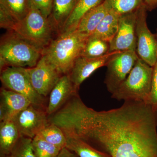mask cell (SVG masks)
Returning a JSON list of instances; mask_svg holds the SVG:
<instances>
[{
  "label": "cell",
  "instance_id": "20",
  "mask_svg": "<svg viewBox=\"0 0 157 157\" xmlns=\"http://www.w3.org/2000/svg\"><path fill=\"white\" fill-rule=\"evenodd\" d=\"M109 52V42L95 36H89L81 53V56L97 58Z\"/></svg>",
  "mask_w": 157,
  "mask_h": 157
},
{
  "label": "cell",
  "instance_id": "16",
  "mask_svg": "<svg viewBox=\"0 0 157 157\" xmlns=\"http://www.w3.org/2000/svg\"><path fill=\"white\" fill-rule=\"evenodd\" d=\"M19 131L12 120L0 123V155H9L20 137Z\"/></svg>",
  "mask_w": 157,
  "mask_h": 157
},
{
  "label": "cell",
  "instance_id": "2",
  "mask_svg": "<svg viewBox=\"0 0 157 157\" xmlns=\"http://www.w3.org/2000/svg\"><path fill=\"white\" fill-rule=\"evenodd\" d=\"M42 55V50L10 31L1 41V71L8 67H33Z\"/></svg>",
  "mask_w": 157,
  "mask_h": 157
},
{
  "label": "cell",
  "instance_id": "11",
  "mask_svg": "<svg viewBox=\"0 0 157 157\" xmlns=\"http://www.w3.org/2000/svg\"><path fill=\"white\" fill-rule=\"evenodd\" d=\"M117 52H109L104 56L97 58L78 56L69 73L71 81L77 90L83 81L96 70L106 66L111 56Z\"/></svg>",
  "mask_w": 157,
  "mask_h": 157
},
{
  "label": "cell",
  "instance_id": "14",
  "mask_svg": "<svg viewBox=\"0 0 157 157\" xmlns=\"http://www.w3.org/2000/svg\"><path fill=\"white\" fill-rule=\"evenodd\" d=\"M110 10L106 1L87 12L80 20L75 30L89 37L94 33Z\"/></svg>",
  "mask_w": 157,
  "mask_h": 157
},
{
  "label": "cell",
  "instance_id": "1",
  "mask_svg": "<svg viewBox=\"0 0 157 157\" xmlns=\"http://www.w3.org/2000/svg\"><path fill=\"white\" fill-rule=\"evenodd\" d=\"M88 38L76 30L59 34L43 50L42 55L62 75L69 74Z\"/></svg>",
  "mask_w": 157,
  "mask_h": 157
},
{
  "label": "cell",
  "instance_id": "26",
  "mask_svg": "<svg viewBox=\"0 0 157 157\" xmlns=\"http://www.w3.org/2000/svg\"><path fill=\"white\" fill-rule=\"evenodd\" d=\"M30 8L37 9L48 18L52 10L54 0H28Z\"/></svg>",
  "mask_w": 157,
  "mask_h": 157
},
{
  "label": "cell",
  "instance_id": "9",
  "mask_svg": "<svg viewBox=\"0 0 157 157\" xmlns=\"http://www.w3.org/2000/svg\"><path fill=\"white\" fill-rule=\"evenodd\" d=\"M46 111L31 104L12 118L21 136L33 139L49 124Z\"/></svg>",
  "mask_w": 157,
  "mask_h": 157
},
{
  "label": "cell",
  "instance_id": "13",
  "mask_svg": "<svg viewBox=\"0 0 157 157\" xmlns=\"http://www.w3.org/2000/svg\"><path fill=\"white\" fill-rule=\"evenodd\" d=\"M76 89L69 74L63 75L50 93L48 106L46 109L47 115L56 113L61 107L77 94Z\"/></svg>",
  "mask_w": 157,
  "mask_h": 157
},
{
  "label": "cell",
  "instance_id": "6",
  "mask_svg": "<svg viewBox=\"0 0 157 157\" xmlns=\"http://www.w3.org/2000/svg\"><path fill=\"white\" fill-rule=\"evenodd\" d=\"M1 71L0 79L5 88L25 96L33 105L43 107V97L34 89L25 68L8 67Z\"/></svg>",
  "mask_w": 157,
  "mask_h": 157
},
{
  "label": "cell",
  "instance_id": "31",
  "mask_svg": "<svg viewBox=\"0 0 157 157\" xmlns=\"http://www.w3.org/2000/svg\"><path fill=\"white\" fill-rule=\"evenodd\" d=\"M1 157H10L9 155H2Z\"/></svg>",
  "mask_w": 157,
  "mask_h": 157
},
{
  "label": "cell",
  "instance_id": "3",
  "mask_svg": "<svg viewBox=\"0 0 157 157\" xmlns=\"http://www.w3.org/2000/svg\"><path fill=\"white\" fill-rule=\"evenodd\" d=\"M153 67L138 59L131 72L111 98L118 101H135L147 104L151 89Z\"/></svg>",
  "mask_w": 157,
  "mask_h": 157
},
{
  "label": "cell",
  "instance_id": "21",
  "mask_svg": "<svg viewBox=\"0 0 157 157\" xmlns=\"http://www.w3.org/2000/svg\"><path fill=\"white\" fill-rule=\"evenodd\" d=\"M0 8L18 22L25 18L30 9L28 0H0Z\"/></svg>",
  "mask_w": 157,
  "mask_h": 157
},
{
  "label": "cell",
  "instance_id": "28",
  "mask_svg": "<svg viewBox=\"0 0 157 157\" xmlns=\"http://www.w3.org/2000/svg\"><path fill=\"white\" fill-rule=\"evenodd\" d=\"M147 104L157 110V62L153 67L151 91Z\"/></svg>",
  "mask_w": 157,
  "mask_h": 157
},
{
  "label": "cell",
  "instance_id": "12",
  "mask_svg": "<svg viewBox=\"0 0 157 157\" xmlns=\"http://www.w3.org/2000/svg\"><path fill=\"white\" fill-rule=\"evenodd\" d=\"M0 121L11 120L14 116L32 104L27 98L6 88L1 90Z\"/></svg>",
  "mask_w": 157,
  "mask_h": 157
},
{
  "label": "cell",
  "instance_id": "4",
  "mask_svg": "<svg viewBox=\"0 0 157 157\" xmlns=\"http://www.w3.org/2000/svg\"><path fill=\"white\" fill-rule=\"evenodd\" d=\"M13 32L42 52L55 39L54 34L58 35L49 18L33 8L24 19L17 23Z\"/></svg>",
  "mask_w": 157,
  "mask_h": 157
},
{
  "label": "cell",
  "instance_id": "30",
  "mask_svg": "<svg viewBox=\"0 0 157 157\" xmlns=\"http://www.w3.org/2000/svg\"><path fill=\"white\" fill-rule=\"evenodd\" d=\"M144 4L147 10H151L157 7V0H143Z\"/></svg>",
  "mask_w": 157,
  "mask_h": 157
},
{
  "label": "cell",
  "instance_id": "25",
  "mask_svg": "<svg viewBox=\"0 0 157 157\" xmlns=\"http://www.w3.org/2000/svg\"><path fill=\"white\" fill-rule=\"evenodd\" d=\"M32 140L33 139L21 135L10 157H36L33 150Z\"/></svg>",
  "mask_w": 157,
  "mask_h": 157
},
{
  "label": "cell",
  "instance_id": "29",
  "mask_svg": "<svg viewBox=\"0 0 157 157\" xmlns=\"http://www.w3.org/2000/svg\"><path fill=\"white\" fill-rule=\"evenodd\" d=\"M57 157H78L74 152L68 149L67 147L62 149Z\"/></svg>",
  "mask_w": 157,
  "mask_h": 157
},
{
  "label": "cell",
  "instance_id": "19",
  "mask_svg": "<svg viewBox=\"0 0 157 157\" xmlns=\"http://www.w3.org/2000/svg\"><path fill=\"white\" fill-rule=\"evenodd\" d=\"M120 16L110 9L91 35L110 42L117 32Z\"/></svg>",
  "mask_w": 157,
  "mask_h": 157
},
{
  "label": "cell",
  "instance_id": "32",
  "mask_svg": "<svg viewBox=\"0 0 157 157\" xmlns=\"http://www.w3.org/2000/svg\"><path fill=\"white\" fill-rule=\"evenodd\" d=\"M156 36L157 39V33L156 35Z\"/></svg>",
  "mask_w": 157,
  "mask_h": 157
},
{
  "label": "cell",
  "instance_id": "8",
  "mask_svg": "<svg viewBox=\"0 0 157 157\" xmlns=\"http://www.w3.org/2000/svg\"><path fill=\"white\" fill-rule=\"evenodd\" d=\"M25 69L34 89L43 97L50 94L63 76L44 55H42L35 67Z\"/></svg>",
  "mask_w": 157,
  "mask_h": 157
},
{
  "label": "cell",
  "instance_id": "10",
  "mask_svg": "<svg viewBox=\"0 0 157 157\" xmlns=\"http://www.w3.org/2000/svg\"><path fill=\"white\" fill-rule=\"evenodd\" d=\"M137 10L120 16L117 32L109 42V52L136 51V25Z\"/></svg>",
  "mask_w": 157,
  "mask_h": 157
},
{
  "label": "cell",
  "instance_id": "23",
  "mask_svg": "<svg viewBox=\"0 0 157 157\" xmlns=\"http://www.w3.org/2000/svg\"><path fill=\"white\" fill-rule=\"evenodd\" d=\"M32 146L36 157H57L62 150L38 135L33 139Z\"/></svg>",
  "mask_w": 157,
  "mask_h": 157
},
{
  "label": "cell",
  "instance_id": "7",
  "mask_svg": "<svg viewBox=\"0 0 157 157\" xmlns=\"http://www.w3.org/2000/svg\"><path fill=\"white\" fill-rule=\"evenodd\" d=\"M146 6L144 4L137 10L136 19V52L139 58L151 67L157 62V39L149 29L147 23Z\"/></svg>",
  "mask_w": 157,
  "mask_h": 157
},
{
  "label": "cell",
  "instance_id": "24",
  "mask_svg": "<svg viewBox=\"0 0 157 157\" xmlns=\"http://www.w3.org/2000/svg\"><path fill=\"white\" fill-rule=\"evenodd\" d=\"M110 9L119 14L137 11L144 5L143 0H105Z\"/></svg>",
  "mask_w": 157,
  "mask_h": 157
},
{
  "label": "cell",
  "instance_id": "27",
  "mask_svg": "<svg viewBox=\"0 0 157 157\" xmlns=\"http://www.w3.org/2000/svg\"><path fill=\"white\" fill-rule=\"evenodd\" d=\"M17 20L2 8H0V26L9 31H14L17 23Z\"/></svg>",
  "mask_w": 157,
  "mask_h": 157
},
{
  "label": "cell",
  "instance_id": "5",
  "mask_svg": "<svg viewBox=\"0 0 157 157\" xmlns=\"http://www.w3.org/2000/svg\"><path fill=\"white\" fill-rule=\"evenodd\" d=\"M139 58L136 51L117 52L111 56L106 67L104 83L112 94L126 79Z\"/></svg>",
  "mask_w": 157,
  "mask_h": 157
},
{
  "label": "cell",
  "instance_id": "22",
  "mask_svg": "<svg viewBox=\"0 0 157 157\" xmlns=\"http://www.w3.org/2000/svg\"><path fill=\"white\" fill-rule=\"evenodd\" d=\"M37 135L61 149L67 146V139L64 133L55 124L49 122Z\"/></svg>",
  "mask_w": 157,
  "mask_h": 157
},
{
  "label": "cell",
  "instance_id": "17",
  "mask_svg": "<svg viewBox=\"0 0 157 157\" xmlns=\"http://www.w3.org/2000/svg\"><path fill=\"white\" fill-rule=\"evenodd\" d=\"M63 132L67 139L66 147L78 157H110L107 154L93 147L75 134L68 132Z\"/></svg>",
  "mask_w": 157,
  "mask_h": 157
},
{
  "label": "cell",
  "instance_id": "15",
  "mask_svg": "<svg viewBox=\"0 0 157 157\" xmlns=\"http://www.w3.org/2000/svg\"><path fill=\"white\" fill-rule=\"evenodd\" d=\"M79 0H54L52 10L48 17L59 33Z\"/></svg>",
  "mask_w": 157,
  "mask_h": 157
},
{
  "label": "cell",
  "instance_id": "18",
  "mask_svg": "<svg viewBox=\"0 0 157 157\" xmlns=\"http://www.w3.org/2000/svg\"><path fill=\"white\" fill-rule=\"evenodd\" d=\"M104 1L105 0H79L59 34L75 30L78 23L85 14Z\"/></svg>",
  "mask_w": 157,
  "mask_h": 157
}]
</instances>
